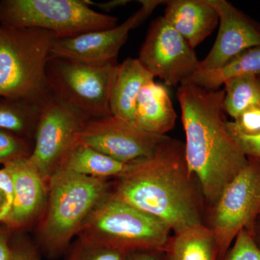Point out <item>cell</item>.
<instances>
[{"label": "cell", "mask_w": 260, "mask_h": 260, "mask_svg": "<svg viewBox=\"0 0 260 260\" xmlns=\"http://www.w3.org/2000/svg\"><path fill=\"white\" fill-rule=\"evenodd\" d=\"M111 195L158 219L174 234L205 224L206 205L188 168L184 143L169 137L153 156L115 178Z\"/></svg>", "instance_id": "cell-1"}, {"label": "cell", "mask_w": 260, "mask_h": 260, "mask_svg": "<svg viewBox=\"0 0 260 260\" xmlns=\"http://www.w3.org/2000/svg\"><path fill=\"white\" fill-rule=\"evenodd\" d=\"M189 172L199 184L206 210L245 167L248 157L228 130L224 90L181 83L177 90Z\"/></svg>", "instance_id": "cell-2"}, {"label": "cell", "mask_w": 260, "mask_h": 260, "mask_svg": "<svg viewBox=\"0 0 260 260\" xmlns=\"http://www.w3.org/2000/svg\"><path fill=\"white\" fill-rule=\"evenodd\" d=\"M111 186L109 179L56 171L48 182L47 204L37 226L38 241L48 255L68 249L94 208L110 194Z\"/></svg>", "instance_id": "cell-3"}, {"label": "cell", "mask_w": 260, "mask_h": 260, "mask_svg": "<svg viewBox=\"0 0 260 260\" xmlns=\"http://www.w3.org/2000/svg\"><path fill=\"white\" fill-rule=\"evenodd\" d=\"M55 39L47 30L0 25V98L40 104L47 96V67Z\"/></svg>", "instance_id": "cell-4"}, {"label": "cell", "mask_w": 260, "mask_h": 260, "mask_svg": "<svg viewBox=\"0 0 260 260\" xmlns=\"http://www.w3.org/2000/svg\"><path fill=\"white\" fill-rule=\"evenodd\" d=\"M170 228L158 219L110 194L96 205L78 234V240L127 254L165 250Z\"/></svg>", "instance_id": "cell-5"}, {"label": "cell", "mask_w": 260, "mask_h": 260, "mask_svg": "<svg viewBox=\"0 0 260 260\" xmlns=\"http://www.w3.org/2000/svg\"><path fill=\"white\" fill-rule=\"evenodd\" d=\"M117 22L116 17L92 9L86 0L0 1V25L47 30L56 39L113 28Z\"/></svg>", "instance_id": "cell-6"}, {"label": "cell", "mask_w": 260, "mask_h": 260, "mask_svg": "<svg viewBox=\"0 0 260 260\" xmlns=\"http://www.w3.org/2000/svg\"><path fill=\"white\" fill-rule=\"evenodd\" d=\"M119 63L117 59L87 63L50 57L48 86L51 93L90 119L112 116L110 95Z\"/></svg>", "instance_id": "cell-7"}, {"label": "cell", "mask_w": 260, "mask_h": 260, "mask_svg": "<svg viewBox=\"0 0 260 260\" xmlns=\"http://www.w3.org/2000/svg\"><path fill=\"white\" fill-rule=\"evenodd\" d=\"M259 218L260 160L248 157L245 167L206 211L205 224L213 233L218 260H223L241 231L252 233Z\"/></svg>", "instance_id": "cell-8"}, {"label": "cell", "mask_w": 260, "mask_h": 260, "mask_svg": "<svg viewBox=\"0 0 260 260\" xmlns=\"http://www.w3.org/2000/svg\"><path fill=\"white\" fill-rule=\"evenodd\" d=\"M89 119L51 92L40 103L34 149L28 160L47 185L76 144Z\"/></svg>", "instance_id": "cell-9"}, {"label": "cell", "mask_w": 260, "mask_h": 260, "mask_svg": "<svg viewBox=\"0 0 260 260\" xmlns=\"http://www.w3.org/2000/svg\"><path fill=\"white\" fill-rule=\"evenodd\" d=\"M138 59L168 86L181 85L200 68L194 49L164 16L150 24Z\"/></svg>", "instance_id": "cell-10"}, {"label": "cell", "mask_w": 260, "mask_h": 260, "mask_svg": "<svg viewBox=\"0 0 260 260\" xmlns=\"http://www.w3.org/2000/svg\"><path fill=\"white\" fill-rule=\"evenodd\" d=\"M167 135L150 134L114 116L89 119L78 141L124 164L153 156Z\"/></svg>", "instance_id": "cell-11"}, {"label": "cell", "mask_w": 260, "mask_h": 260, "mask_svg": "<svg viewBox=\"0 0 260 260\" xmlns=\"http://www.w3.org/2000/svg\"><path fill=\"white\" fill-rule=\"evenodd\" d=\"M141 8L121 25L105 30H93L76 37L56 39L50 57H63L87 63L107 62L117 59L129 31L139 26L164 1L140 0Z\"/></svg>", "instance_id": "cell-12"}, {"label": "cell", "mask_w": 260, "mask_h": 260, "mask_svg": "<svg viewBox=\"0 0 260 260\" xmlns=\"http://www.w3.org/2000/svg\"><path fill=\"white\" fill-rule=\"evenodd\" d=\"M206 2L218 13L220 28L209 54L200 61V70L218 69L246 49L260 47L259 23L226 0Z\"/></svg>", "instance_id": "cell-13"}, {"label": "cell", "mask_w": 260, "mask_h": 260, "mask_svg": "<svg viewBox=\"0 0 260 260\" xmlns=\"http://www.w3.org/2000/svg\"><path fill=\"white\" fill-rule=\"evenodd\" d=\"M14 182V199L3 224L13 232H22L38 223L47 200V185L29 162L18 159L4 166Z\"/></svg>", "instance_id": "cell-14"}, {"label": "cell", "mask_w": 260, "mask_h": 260, "mask_svg": "<svg viewBox=\"0 0 260 260\" xmlns=\"http://www.w3.org/2000/svg\"><path fill=\"white\" fill-rule=\"evenodd\" d=\"M164 18L193 49L216 28L218 13L206 0L166 1Z\"/></svg>", "instance_id": "cell-15"}, {"label": "cell", "mask_w": 260, "mask_h": 260, "mask_svg": "<svg viewBox=\"0 0 260 260\" xmlns=\"http://www.w3.org/2000/svg\"><path fill=\"white\" fill-rule=\"evenodd\" d=\"M177 118L167 87L154 80L145 84L137 99L133 124L150 134L166 135Z\"/></svg>", "instance_id": "cell-16"}, {"label": "cell", "mask_w": 260, "mask_h": 260, "mask_svg": "<svg viewBox=\"0 0 260 260\" xmlns=\"http://www.w3.org/2000/svg\"><path fill=\"white\" fill-rule=\"evenodd\" d=\"M154 78L138 59L128 58L119 64L110 95L112 116L133 123L140 90Z\"/></svg>", "instance_id": "cell-17"}, {"label": "cell", "mask_w": 260, "mask_h": 260, "mask_svg": "<svg viewBox=\"0 0 260 260\" xmlns=\"http://www.w3.org/2000/svg\"><path fill=\"white\" fill-rule=\"evenodd\" d=\"M134 162L118 161L78 141L59 169L99 179H115L129 172Z\"/></svg>", "instance_id": "cell-18"}, {"label": "cell", "mask_w": 260, "mask_h": 260, "mask_svg": "<svg viewBox=\"0 0 260 260\" xmlns=\"http://www.w3.org/2000/svg\"><path fill=\"white\" fill-rule=\"evenodd\" d=\"M165 251L169 260H218L215 237L205 224L175 233Z\"/></svg>", "instance_id": "cell-19"}, {"label": "cell", "mask_w": 260, "mask_h": 260, "mask_svg": "<svg viewBox=\"0 0 260 260\" xmlns=\"http://www.w3.org/2000/svg\"><path fill=\"white\" fill-rule=\"evenodd\" d=\"M244 75L260 76V47L246 49L218 69L198 70L184 83L216 90L225 80Z\"/></svg>", "instance_id": "cell-20"}, {"label": "cell", "mask_w": 260, "mask_h": 260, "mask_svg": "<svg viewBox=\"0 0 260 260\" xmlns=\"http://www.w3.org/2000/svg\"><path fill=\"white\" fill-rule=\"evenodd\" d=\"M40 114V104L0 98V129L34 140Z\"/></svg>", "instance_id": "cell-21"}, {"label": "cell", "mask_w": 260, "mask_h": 260, "mask_svg": "<svg viewBox=\"0 0 260 260\" xmlns=\"http://www.w3.org/2000/svg\"><path fill=\"white\" fill-rule=\"evenodd\" d=\"M224 110L235 119L253 106L260 104V78L253 75H239L225 80Z\"/></svg>", "instance_id": "cell-22"}, {"label": "cell", "mask_w": 260, "mask_h": 260, "mask_svg": "<svg viewBox=\"0 0 260 260\" xmlns=\"http://www.w3.org/2000/svg\"><path fill=\"white\" fill-rule=\"evenodd\" d=\"M32 141L0 129V164L5 166L18 159L29 158L34 149Z\"/></svg>", "instance_id": "cell-23"}, {"label": "cell", "mask_w": 260, "mask_h": 260, "mask_svg": "<svg viewBox=\"0 0 260 260\" xmlns=\"http://www.w3.org/2000/svg\"><path fill=\"white\" fill-rule=\"evenodd\" d=\"M121 251L77 240L68 260H125Z\"/></svg>", "instance_id": "cell-24"}, {"label": "cell", "mask_w": 260, "mask_h": 260, "mask_svg": "<svg viewBox=\"0 0 260 260\" xmlns=\"http://www.w3.org/2000/svg\"><path fill=\"white\" fill-rule=\"evenodd\" d=\"M223 260H260V247L252 233L241 231Z\"/></svg>", "instance_id": "cell-25"}, {"label": "cell", "mask_w": 260, "mask_h": 260, "mask_svg": "<svg viewBox=\"0 0 260 260\" xmlns=\"http://www.w3.org/2000/svg\"><path fill=\"white\" fill-rule=\"evenodd\" d=\"M233 122L242 134L248 136L260 135V104L246 109Z\"/></svg>", "instance_id": "cell-26"}, {"label": "cell", "mask_w": 260, "mask_h": 260, "mask_svg": "<svg viewBox=\"0 0 260 260\" xmlns=\"http://www.w3.org/2000/svg\"><path fill=\"white\" fill-rule=\"evenodd\" d=\"M21 232H13L12 237V254L10 260H42L37 248L23 237Z\"/></svg>", "instance_id": "cell-27"}, {"label": "cell", "mask_w": 260, "mask_h": 260, "mask_svg": "<svg viewBox=\"0 0 260 260\" xmlns=\"http://www.w3.org/2000/svg\"><path fill=\"white\" fill-rule=\"evenodd\" d=\"M228 130L242 148L246 156L253 157L260 160V135L248 136L241 133L233 121H227Z\"/></svg>", "instance_id": "cell-28"}, {"label": "cell", "mask_w": 260, "mask_h": 260, "mask_svg": "<svg viewBox=\"0 0 260 260\" xmlns=\"http://www.w3.org/2000/svg\"><path fill=\"white\" fill-rule=\"evenodd\" d=\"M13 234V232L4 224L0 225V260H10L11 257Z\"/></svg>", "instance_id": "cell-29"}, {"label": "cell", "mask_w": 260, "mask_h": 260, "mask_svg": "<svg viewBox=\"0 0 260 260\" xmlns=\"http://www.w3.org/2000/svg\"><path fill=\"white\" fill-rule=\"evenodd\" d=\"M125 260H169L164 249L139 250L126 254Z\"/></svg>", "instance_id": "cell-30"}, {"label": "cell", "mask_w": 260, "mask_h": 260, "mask_svg": "<svg viewBox=\"0 0 260 260\" xmlns=\"http://www.w3.org/2000/svg\"><path fill=\"white\" fill-rule=\"evenodd\" d=\"M0 190L6 194L10 203L13 204L14 199V182L11 174L5 167L0 169Z\"/></svg>", "instance_id": "cell-31"}, {"label": "cell", "mask_w": 260, "mask_h": 260, "mask_svg": "<svg viewBox=\"0 0 260 260\" xmlns=\"http://www.w3.org/2000/svg\"><path fill=\"white\" fill-rule=\"evenodd\" d=\"M131 1L129 0H112V1L107 2V3H93V2L88 1L86 0L87 4L90 6L97 7L99 9L103 10L104 12H110L112 10L116 9V8H120V7L124 6Z\"/></svg>", "instance_id": "cell-32"}, {"label": "cell", "mask_w": 260, "mask_h": 260, "mask_svg": "<svg viewBox=\"0 0 260 260\" xmlns=\"http://www.w3.org/2000/svg\"><path fill=\"white\" fill-rule=\"evenodd\" d=\"M12 203L8 196L3 191L0 190V223H3L8 216L11 209Z\"/></svg>", "instance_id": "cell-33"}, {"label": "cell", "mask_w": 260, "mask_h": 260, "mask_svg": "<svg viewBox=\"0 0 260 260\" xmlns=\"http://www.w3.org/2000/svg\"><path fill=\"white\" fill-rule=\"evenodd\" d=\"M253 237L255 239V242L260 247V218L256 220L252 231Z\"/></svg>", "instance_id": "cell-34"}, {"label": "cell", "mask_w": 260, "mask_h": 260, "mask_svg": "<svg viewBox=\"0 0 260 260\" xmlns=\"http://www.w3.org/2000/svg\"><path fill=\"white\" fill-rule=\"evenodd\" d=\"M259 78H260V76H259Z\"/></svg>", "instance_id": "cell-35"}]
</instances>
